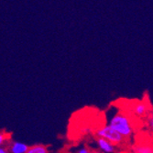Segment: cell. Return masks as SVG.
Instances as JSON below:
<instances>
[{
    "instance_id": "cell-12",
    "label": "cell",
    "mask_w": 153,
    "mask_h": 153,
    "mask_svg": "<svg viewBox=\"0 0 153 153\" xmlns=\"http://www.w3.org/2000/svg\"><path fill=\"white\" fill-rule=\"evenodd\" d=\"M95 153H96V152H95Z\"/></svg>"
},
{
    "instance_id": "cell-10",
    "label": "cell",
    "mask_w": 153,
    "mask_h": 153,
    "mask_svg": "<svg viewBox=\"0 0 153 153\" xmlns=\"http://www.w3.org/2000/svg\"><path fill=\"white\" fill-rule=\"evenodd\" d=\"M78 153H92V152L87 148H82L81 149H79Z\"/></svg>"
},
{
    "instance_id": "cell-6",
    "label": "cell",
    "mask_w": 153,
    "mask_h": 153,
    "mask_svg": "<svg viewBox=\"0 0 153 153\" xmlns=\"http://www.w3.org/2000/svg\"><path fill=\"white\" fill-rule=\"evenodd\" d=\"M48 148L44 145H33L29 148L27 153H48Z\"/></svg>"
},
{
    "instance_id": "cell-8",
    "label": "cell",
    "mask_w": 153,
    "mask_h": 153,
    "mask_svg": "<svg viewBox=\"0 0 153 153\" xmlns=\"http://www.w3.org/2000/svg\"><path fill=\"white\" fill-rule=\"evenodd\" d=\"M7 140V133H4L2 131L1 133H0V145L3 146V144Z\"/></svg>"
},
{
    "instance_id": "cell-2",
    "label": "cell",
    "mask_w": 153,
    "mask_h": 153,
    "mask_svg": "<svg viewBox=\"0 0 153 153\" xmlns=\"http://www.w3.org/2000/svg\"><path fill=\"white\" fill-rule=\"evenodd\" d=\"M96 136L106 138V140H108L110 142H112L114 145H119L123 143L124 140H126V137L122 136L116 129H114L110 125H107V126L99 128L96 131Z\"/></svg>"
},
{
    "instance_id": "cell-4",
    "label": "cell",
    "mask_w": 153,
    "mask_h": 153,
    "mask_svg": "<svg viewBox=\"0 0 153 153\" xmlns=\"http://www.w3.org/2000/svg\"><path fill=\"white\" fill-rule=\"evenodd\" d=\"M132 111L133 113L136 115V116H138V117H144L149 111V108H148V105L145 103V102H141V101H137L136 102L133 106H132Z\"/></svg>"
},
{
    "instance_id": "cell-5",
    "label": "cell",
    "mask_w": 153,
    "mask_h": 153,
    "mask_svg": "<svg viewBox=\"0 0 153 153\" xmlns=\"http://www.w3.org/2000/svg\"><path fill=\"white\" fill-rule=\"evenodd\" d=\"M29 146L21 142H13L9 147L10 153H27L29 150Z\"/></svg>"
},
{
    "instance_id": "cell-1",
    "label": "cell",
    "mask_w": 153,
    "mask_h": 153,
    "mask_svg": "<svg viewBox=\"0 0 153 153\" xmlns=\"http://www.w3.org/2000/svg\"><path fill=\"white\" fill-rule=\"evenodd\" d=\"M109 125L126 138L129 137L133 133V126L129 117L123 112H117L111 118Z\"/></svg>"
},
{
    "instance_id": "cell-11",
    "label": "cell",
    "mask_w": 153,
    "mask_h": 153,
    "mask_svg": "<svg viewBox=\"0 0 153 153\" xmlns=\"http://www.w3.org/2000/svg\"><path fill=\"white\" fill-rule=\"evenodd\" d=\"M0 153H8V150H7V149L1 146V149H0Z\"/></svg>"
},
{
    "instance_id": "cell-7",
    "label": "cell",
    "mask_w": 153,
    "mask_h": 153,
    "mask_svg": "<svg viewBox=\"0 0 153 153\" xmlns=\"http://www.w3.org/2000/svg\"><path fill=\"white\" fill-rule=\"evenodd\" d=\"M136 153H153V146L148 144H141L135 148Z\"/></svg>"
},
{
    "instance_id": "cell-9",
    "label": "cell",
    "mask_w": 153,
    "mask_h": 153,
    "mask_svg": "<svg viewBox=\"0 0 153 153\" xmlns=\"http://www.w3.org/2000/svg\"><path fill=\"white\" fill-rule=\"evenodd\" d=\"M149 126L153 129V112L150 114V116H149Z\"/></svg>"
},
{
    "instance_id": "cell-3",
    "label": "cell",
    "mask_w": 153,
    "mask_h": 153,
    "mask_svg": "<svg viewBox=\"0 0 153 153\" xmlns=\"http://www.w3.org/2000/svg\"><path fill=\"white\" fill-rule=\"evenodd\" d=\"M96 142H97V145H98L99 149L105 153H112L115 150V145L105 137H97Z\"/></svg>"
}]
</instances>
